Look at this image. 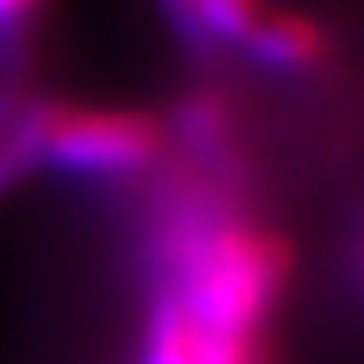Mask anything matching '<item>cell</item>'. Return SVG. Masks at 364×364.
Masks as SVG:
<instances>
[{"label":"cell","instance_id":"cell-1","mask_svg":"<svg viewBox=\"0 0 364 364\" xmlns=\"http://www.w3.org/2000/svg\"><path fill=\"white\" fill-rule=\"evenodd\" d=\"M166 269L163 294L220 336L255 347L287 287L290 247L279 234L241 216L195 213L191 223L173 230Z\"/></svg>","mask_w":364,"mask_h":364},{"label":"cell","instance_id":"cell-2","mask_svg":"<svg viewBox=\"0 0 364 364\" xmlns=\"http://www.w3.org/2000/svg\"><path fill=\"white\" fill-rule=\"evenodd\" d=\"M166 145L163 124L141 110L53 103L43 141V166L85 177H127L149 170Z\"/></svg>","mask_w":364,"mask_h":364},{"label":"cell","instance_id":"cell-3","mask_svg":"<svg viewBox=\"0 0 364 364\" xmlns=\"http://www.w3.org/2000/svg\"><path fill=\"white\" fill-rule=\"evenodd\" d=\"M258 347L220 336L191 318L170 294H159L141 340V364H244Z\"/></svg>","mask_w":364,"mask_h":364},{"label":"cell","instance_id":"cell-4","mask_svg":"<svg viewBox=\"0 0 364 364\" xmlns=\"http://www.w3.org/2000/svg\"><path fill=\"white\" fill-rule=\"evenodd\" d=\"M241 50L272 71H308L326 53V32L304 11L258 7Z\"/></svg>","mask_w":364,"mask_h":364},{"label":"cell","instance_id":"cell-5","mask_svg":"<svg viewBox=\"0 0 364 364\" xmlns=\"http://www.w3.org/2000/svg\"><path fill=\"white\" fill-rule=\"evenodd\" d=\"M53 100H25L0 127V198L43 166V141Z\"/></svg>","mask_w":364,"mask_h":364},{"label":"cell","instance_id":"cell-6","mask_svg":"<svg viewBox=\"0 0 364 364\" xmlns=\"http://www.w3.org/2000/svg\"><path fill=\"white\" fill-rule=\"evenodd\" d=\"M177 124H181V134L198 145V149H216L227 134V110L216 96H191L181 114H177Z\"/></svg>","mask_w":364,"mask_h":364},{"label":"cell","instance_id":"cell-7","mask_svg":"<svg viewBox=\"0 0 364 364\" xmlns=\"http://www.w3.org/2000/svg\"><path fill=\"white\" fill-rule=\"evenodd\" d=\"M43 7L32 0H0V53H14L21 50L36 14Z\"/></svg>","mask_w":364,"mask_h":364},{"label":"cell","instance_id":"cell-8","mask_svg":"<svg viewBox=\"0 0 364 364\" xmlns=\"http://www.w3.org/2000/svg\"><path fill=\"white\" fill-rule=\"evenodd\" d=\"M244 364H272V361H269L265 354H251V358H247V361H244Z\"/></svg>","mask_w":364,"mask_h":364}]
</instances>
